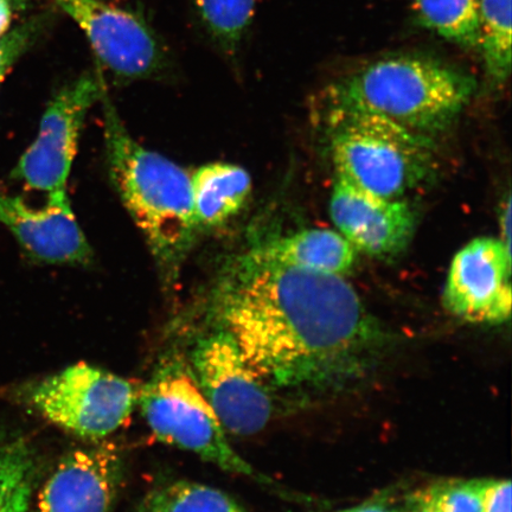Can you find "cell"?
I'll use <instances>...</instances> for the list:
<instances>
[{
  "label": "cell",
  "mask_w": 512,
  "mask_h": 512,
  "mask_svg": "<svg viewBox=\"0 0 512 512\" xmlns=\"http://www.w3.org/2000/svg\"><path fill=\"white\" fill-rule=\"evenodd\" d=\"M123 473L113 445L69 452L43 485L38 512H112Z\"/></svg>",
  "instance_id": "cell-13"
},
{
  "label": "cell",
  "mask_w": 512,
  "mask_h": 512,
  "mask_svg": "<svg viewBox=\"0 0 512 512\" xmlns=\"http://www.w3.org/2000/svg\"><path fill=\"white\" fill-rule=\"evenodd\" d=\"M448 312L472 324H502L511 316V251L497 238L473 239L454 255L444 290Z\"/></svg>",
  "instance_id": "cell-10"
},
{
  "label": "cell",
  "mask_w": 512,
  "mask_h": 512,
  "mask_svg": "<svg viewBox=\"0 0 512 512\" xmlns=\"http://www.w3.org/2000/svg\"><path fill=\"white\" fill-rule=\"evenodd\" d=\"M198 229L224 226L240 213L252 192V178L241 166L213 163L191 175Z\"/></svg>",
  "instance_id": "cell-15"
},
{
  "label": "cell",
  "mask_w": 512,
  "mask_h": 512,
  "mask_svg": "<svg viewBox=\"0 0 512 512\" xmlns=\"http://www.w3.org/2000/svg\"><path fill=\"white\" fill-rule=\"evenodd\" d=\"M477 82L463 70L430 59L386 57L339 80L325 105L377 115L434 143L470 104Z\"/></svg>",
  "instance_id": "cell-3"
},
{
  "label": "cell",
  "mask_w": 512,
  "mask_h": 512,
  "mask_svg": "<svg viewBox=\"0 0 512 512\" xmlns=\"http://www.w3.org/2000/svg\"><path fill=\"white\" fill-rule=\"evenodd\" d=\"M25 0H0V36L11 29L12 19Z\"/></svg>",
  "instance_id": "cell-24"
},
{
  "label": "cell",
  "mask_w": 512,
  "mask_h": 512,
  "mask_svg": "<svg viewBox=\"0 0 512 512\" xmlns=\"http://www.w3.org/2000/svg\"><path fill=\"white\" fill-rule=\"evenodd\" d=\"M486 72L498 82L511 73V0H480L479 42Z\"/></svg>",
  "instance_id": "cell-18"
},
{
  "label": "cell",
  "mask_w": 512,
  "mask_h": 512,
  "mask_svg": "<svg viewBox=\"0 0 512 512\" xmlns=\"http://www.w3.org/2000/svg\"><path fill=\"white\" fill-rule=\"evenodd\" d=\"M259 243L281 264L320 274L345 277L357 261L356 249L331 229H305Z\"/></svg>",
  "instance_id": "cell-14"
},
{
  "label": "cell",
  "mask_w": 512,
  "mask_h": 512,
  "mask_svg": "<svg viewBox=\"0 0 512 512\" xmlns=\"http://www.w3.org/2000/svg\"><path fill=\"white\" fill-rule=\"evenodd\" d=\"M189 367L226 432L249 437L271 421L274 395L228 331L216 326L198 338Z\"/></svg>",
  "instance_id": "cell-7"
},
{
  "label": "cell",
  "mask_w": 512,
  "mask_h": 512,
  "mask_svg": "<svg viewBox=\"0 0 512 512\" xmlns=\"http://www.w3.org/2000/svg\"><path fill=\"white\" fill-rule=\"evenodd\" d=\"M104 89L101 74L92 73L61 88L49 102L37 138L19 159L12 178L47 195L67 192L83 124Z\"/></svg>",
  "instance_id": "cell-8"
},
{
  "label": "cell",
  "mask_w": 512,
  "mask_h": 512,
  "mask_svg": "<svg viewBox=\"0 0 512 512\" xmlns=\"http://www.w3.org/2000/svg\"><path fill=\"white\" fill-rule=\"evenodd\" d=\"M48 19L44 16L32 18L0 36V80L41 36L47 27Z\"/></svg>",
  "instance_id": "cell-22"
},
{
  "label": "cell",
  "mask_w": 512,
  "mask_h": 512,
  "mask_svg": "<svg viewBox=\"0 0 512 512\" xmlns=\"http://www.w3.org/2000/svg\"><path fill=\"white\" fill-rule=\"evenodd\" d=\"M147 426L162 443L196 454L221 470L255 477V471L230 445L226 430L183 361L163 364L139 390Z\"/></svg>",
  "instance_id": "cell-5"
},
{
  "label": "cell",
  "mask_w": 512,
  "mask_h": 512,
  "mask_svg": "<svg viewBox=\"0 0 512 512\" xmlns=\"http://www.w3.org/2000/svg\"><path fill=\"white\" fill-rule=\"evenodd\" d=\"M85 34L99 62L118 78L153 79L169 59L156 32L142 17L107 0H51Z\"/></svg>",
  "instance_id": "cell-9"
},
{
  "label": "cell",
  "mask_w": 512,
  "mask_h": 512,
  "mask_svg": "<svg viewBox=\"0 0 512 512\" xmlns=\"http://www.w3.org/2000/svg\"><path fill=\"white\" fill-rule=\"evenodd\" d=\"M479 8L480 0H414L422 27L467 48L478 47Z\"/></svg>",
  "instance_id": "cell-17"
},
{
  "label": "cell",
  "mask_w": 512,
  "mask_h": 512,
  "mask_svg": "<svg viewBox=\"0 0 512 512\" xmlns=\"http://www.w3.org/2000/svg\"><path fill=\"white\" fill-rule=\"evenodd\" d=\"M336 512H395L390 510L387 507H384L383 504L380 503H367L362 505H357V507L339 510Z\"/></svg>",
  "instance_id": "cell-26"
},
{
  "label": "cell",
  "mask_w": 512,
  "mask_h": 512,
  "mask_svg": "<svg viewBox=\"0 0 512 512\" xmlns=\"http://www.w3.org/2000/svg\"><path fill=\"white\" fill-rule=\"evenodd\" d=\"M330 216L357 253L376 258L405 251L415 232L416 216L407 201L370 194L339 177L332 187Z\"/></svg>",
  "instance_id": "cell-12"
},
{
  "label": "cell",
  "mask_w": 512,
  "mask_h": 512,
  "mask_svg": "<svg viewBox=\"0 0 512 512\" xmlns=\"http://www.w3.org/2000/svg\"><path fill=\"white\" fill-rule=\"evenodd\" d=\"M104 105L108 171L115 189L143 233L165 283L175 284L196 241L191 175L147 150L126 130L107 94Z\"/></svg>",
  "instance_id": "cell-2"
},
{
  "label": "cell",
  "mask_w": 512,
  "mask_h": 512,
  "mask_svg": "<svg viewBox=\"0 0 512 512\" xmlns=\"http://www.w3.org/2000/svg\"><path fill=\"white\" fill-rule=\"evenodd\" d=\"M142 512H247L219 489L179 480L159 486L145 498Z\"/></svg>",
  "instance_id": "cell-19"
},
{
  "label": "cell",
  "mask_w": 512,
  "mask_h": 512,
  "mask_svg": "<svg viewBox=\"0 0 512 512\" xmlns=\"http://www.w3.org/2000/svg\"><path fill=\"white\" fill-rule=\"evenodd\" d=\"M36 472V456L28 441L0 435V512H28Z\"/></svg>",
  "instance_id": "cell-16"
},
{
  "label": "cell",
  "mask_w": 512,
  "mask_h": 512,
  "mask_svg": "<svg viewBox=\"0 0 512 512\" xmlns=\"http://www.w3.org/2000/svg\"><path fill=\"white\" fill-rule=\"evenodd\" d=\"M407 512H437L434 510L430 502L424 497V495L418 494L413 498L411 509Z\"/></svg>",
  "instance_id": "cell-27"
},
{
  "label": "cell",
  "mask_w": 512,
  "mask_h": 512,
  "mask_svg": "<svg viewBox=\"0 0 512 512\" xmlns=\"http://www.w3.org/2000/svg\"><path fill=\"white\" fill-rule=\"evenodd\" d=\"M483 512H511L509 479L480 480Z\"/></svg>",
  "instance_id": "cell-23"
},
{
  "label": "cell",
  "mask_w": 512,
  "mask_h": 512,
  "mask_svg": "<svg viewBox=\"0 0 512 512\" xmlns=\"http://www.w3.org/2000/svg\"><path fill=\"white\" fill-rule=\"evenodd\" d=\"M204 27L219 47L234 54L255 14L256 0H195Z\"/></svg>",
  "instance_id": "cell-20"
},
{
  "label": "cell",
  "mask_w": 512,
  "mask_h": 512,
  "mask_svg": "<svg viewBox=\"0 0 512 512\" xmlns=\"http://www.w3.org/2000/svg\"><path fill=\"white\" fill-rule=\"evenodd\" d=\"M421 494L437 512H483L478 480L435 485Z\"/></svg>",
  "instance_id": "cell-21"
},
{
  "label": "cell",
  "mask_w": 512,
  "mask_h": 512,
  "mask_svg": "<svg viewBox=\"0 0 512 512\" xmlns=\"http://www.w3.org/2000/svg\"><path fill=\"white\" fill-rule=\"evenodd\" d=\"M0 223L31 259L42 264L86 266L93 260V249L76 220L67 192L48 195L42 208L0 192Z\"/></svg>",
  "instance_id": "cell-11"
},
{
  "label": "cell",
  "mask_w": 512,
  "mask_h": 512,
  "mask_svg": "<svg viewBox=\"0 0 512 512\" xmlns=\"http://www.w3.org/2000/svg\"><path fill=\"white\" fill-rule=\"evenodd\" d=\"M501 240L505 247L510 249L511 251V200L510 196L508 197L507 203H505V208L503 209V213L501 216Z\"/></svg>",
  "instance_id": "cell-25"
},
{
  "label": "cell",
  "mask_w": 512,
  "mask_h": 512,
  "mask_svg": "<svg viewBox=\"0 0 512 512\" xmlns=\"http://www.w3.org/2000/svg\"><path fill=\"white\" fill-rule=\"evenodd\" d=\"M336 177L388 200H405L433 170V142L377 115L325 105Z\"/></svg>",
  "instance_id": "cell-4"
},
{
  "label": "cell",
  "mask_w": 512,
  "mask_h": 512,
  "mask_svg": "<svg viewBox=\"0 0 512 512\" xmlns=\"http://www.w3.org/2000/svg\"><path fill=\"white\" fill-rule=\"evenodd\" d=\"M138 396L133 382L88 363L74 364L22 390L24 402L42 418L95 441L126 424Z\"/></svg>",
  "instance_id": "cell-6"
},
{
  "label": "cell",
  "mask_w": 512,
  "mask_h": 512,
  "mask_svg": "<svg viewBox=\"0 0 512 512\" xmlns=\"http://www.w3.org/2000/svg\"><path fill=\"white\" fill-rule=\"evenodd\" d=\"M209 312L273 395L294 399L356 387L392 343L345 277L281 264L259 242L224 262Z\"/></svg>",
  "instance_id": "cell-1"
}]
</instances>
